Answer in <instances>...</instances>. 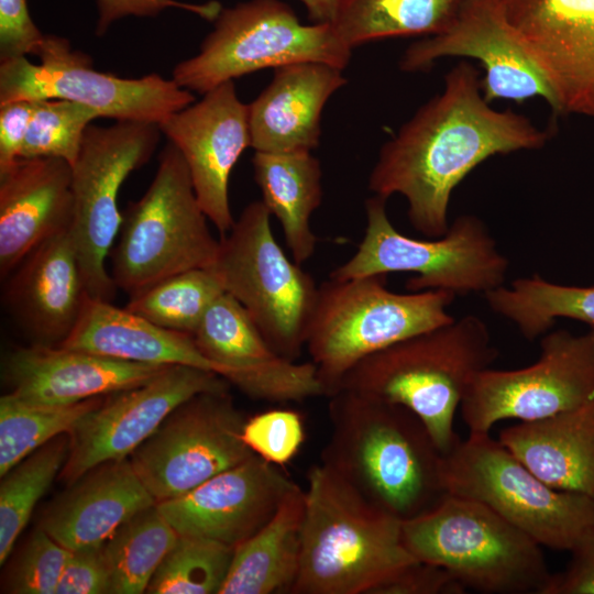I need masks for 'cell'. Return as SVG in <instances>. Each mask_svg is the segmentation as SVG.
Here are the masks:
<instances>
[{
	"instance_id": "cell-14",
	"label": "cell",
	"mask_w": 594,
	"mask_h": 594,
	"mask_svg": "<svg viewBox=\"0 0 594 594\" xmlns=\"http://www.w3.org/2000/svg\"><path fill=\"white\" fill-rule=\"evenodd\" d=\"M594 397V326L580 336L543 334L540 356L517 370L481 371L460 407L469 433H490L505 419L530 421L576 408Z\"/></svg>"
},
{
	"instance_id": "cell-24",
	"label": "cell",
	"mask_w": 594,
	"mask_h": 594,
	"mask_svg": "<svg viewBox=\"0 0 594 594\" xmlns=\"http://www.w3.org/2000/svg\"><path fill=\"white\" fill-rule=\"evenodd\" d=\"M72 165L57 157L19 158L0 172V274L8 277L40 244L69 229Z\"/></svg>"
},
{
	"instance_id": "cell-25",
	"label": "cell",
	"mask_w": 594,
	"mask_h": 594,
	"mask_svg": "<svg viewBox=\"0 0 594 594\" xmlns=\"http://www.w3.org/2000/svg\"><path fill=\"white\" fill-rule=\"evenodd\" d=\"M341 70L318 62L274 68L270 85L248 105L251 146L270 153L316 148L322 109L346 84Z\"/></svg>"
},
{
	"instance_id": "cell-18",
	"label": "cell",
	"mask_w": 594,
	"mask_h": 594,
	"mask_svg": "<svg viewBox=\"0 0 594 594\" xmlns=\"http://www.w3.org/2000/svg\"><path fill=\"white\" fill-rule=\"evenodd\" d=\"M454 56L480 62L484 69L481 90L487 102L521 103L540 97L559 113L551 87L504 21L495 0H464L453 25L409 45L399 66L405 72L428 70L437 59Z\"/></svg>"
},
{
	"instance_id": "cell-6",
	"label": "cell",
	"mask_w": 594,
	"mask_h": 594,
	"mask_svg": "<svg viewBox=\"0 0 594 594\" xmlns=\"http://www.w3.org/2000/svg\"><path fill=\"white\" fill-rule=\"evenodd\" d=\"M454 298L444 289L392 292L387 274L324 280L318 287L305 348L326 396L334 394L364 358L453 321L447 308Z\"/></svg>"
},
{
	"instance_id": "cell-27",
	"label": "cell",
	"mask_w": 594,
	"mask_h": 594,
	"mask_svg": "<svg viewBox=\"0 0 594 594\" xmlns=\"http://www.w3.org/2000/svg\"><path fill=\"white\" fill-rule=\"evenodd\" d=\"M498 441L548 485L594 498V397L554 416L509 426Z\"/></svg>"
},
{
	"instance_id": "cell-19",
	"label": "cell",
	"mask_w": 594,
	"mask_h": 594,
	"mask_svg": "<svg viewBox=\"0 0 594 594\" xmlns=\"http://www.w3.org/2000/svg\"><path fill=\"white\" fill-rule=\"evenodd\" d=\"M193 336L215 372L253 399L297 403L326 396L316 365L276 352L227 293L208 308Z\"/></svg>"
},
{
	"instance_id": "cell-43",
	"label": "cell",
	"mask_w": 594,
	"mask_h": 594,
	"mask_svg": "<svg viewBox=\"0 0 594 594\" xmlns=\"http://www.w3.org/2000/svg\"><path fill=\"white\" fill-rule=\"evenodd\" d=\"M465 591L446 569L416 560L382 584L374 594H463Z\"/></svg>"
},
{
	"instance_id": "cell-47",
	"label": "cell",
	"mask_w": 594,
	"mask_h": 594,
	"mask_svg": "<svg viewBox=\"0 0 594 594\" xmlns=\"http://www.w3.org/2000/svg\"><path fill=\"white\" fill-rule=\"evenodd\" d=\"M307 9L314 23H329L334 14L338 0H299Z\"/></svg>"
},
{
	"instance_id": "cell-15",
	"label": "cell",
	"mask_w": 594,
	"mask_h": 594,
	"mask_svg": "<svg viewBox=\"0 0 594 594\" xmlns=\"http://www.w3.org/2000/svg\"><path fill=\"white\" fill-rule=\"evenodd\" d=\"M246 417L228 389L201 392L177 406L129 457L156 503L178 497L254 453Z\"/></svg>"
},
{
	"instance_id": "cell-17",
	"label": "cell",
	"mask_w": 594,
	"mask_h": 594,
	"mask_svg": "<svg viewBox=\"0 0 594 594\" xmlns=\"http://www.w3.org/2000/svg\"><path fill=\"white\" fill-rule=\"evenodd\" d=\"M562 114L594 117V0H495Z\"/></svg>"
},
{
	"instance_id": "cell-32",
	"label": "cell",
	"mask_w": 594,
	"mask_h": 594,
	"mask_svg": "<svg viewBox=\"0 0 594 594\" xmlns=\"http://www.w3.org/2000/svg\"><path fill=\"white\" fill-rule=\"evenodd\" d=\"M484 297L493 311L510 320L528 340L547 333L559 318L594 326V286L560 285L534 274Z\"/></svg>"
},
{
	"instance_id": "cell-34",
	"label": "cell",
	"mask_w": 594,
	"mask_h": 594,
	"mask_svg": "<svg viewBox=\"0 0 594 594\" xmlns=\"http://www.w3.org/2000/svg\"><path fill=\"white\" fill-rule=\"evenodd\" d=\"M69 453V436L63 433L25 457L1 476L0 564L9 559L35 505L61 474Z\"/></svg>"
},
{
	"instance_id": "cell-30",
	"label": "cell",
	"mask_w": 594,
	"mask_h": 594,
	"mask_svg": "<svg viewBox=\"0 0 594 594\" xmlns=\"http://www.w3.org/2000/svg\"><path fill=\"white\" fill-rule=\"evenodd\" d=\"M252 164L262 202L279 221L293 260L302 265L317 246L310 218L322 200L320 162L311 152L255 151Z\"/></svg>"
},
{
	"instance_id": "cell-38",
	"label": "cell",
	"mask_w": 594,
	"mask_h": 594,
	"mask_svg": "<svg viewBox=\"0 0 594 594\" xmlns=\"http://www.w3.org/2000/svg\"><path fill=\"white\" fill-rule=\"evenodd\" d=\"M100 114L88 106L64 99L35 100L20 158L57 157L73 165L86 129Z\"/></svg>"
},
{
	"instance_id": "cell-37",
	"label": "cell",
	"mask_w": 594,
	"mask_h": 594,
	"mask_svg": "<svg viewBox=\"0 0 594 594\" xmlns=\"http://www.w3.org/2000/svg\"><path fill=\"white\" fill-rule=\"evenodd\" d=\"M234 548L221 542L179 536L151 579L147 594H219Z\"/></svg>"
},
{
	"instance_id": "cell-31",
	"label": "cell",
	"mask_w": 594,
	"mask_h": 594,
	"mask_svg": "<svg viewBox=\"0 0 594 594\" xmlns=\"http://www.w3.org/2000/svg\"><path fill=\"white\" fill-rule=\"evenodd\" d=\"M464 0H338L329 22L350 48L394 36H433L448 31Z\"/></svg>"
},
{
	"instance_id": "cell-13",
	"label": "cell",
	"mask_w": 594,
	"mask_h": 594,
	"mask_svg": "<svg viewBox=\"0 0 594 594\" xmlns=\"http://www.w3.org/2000/svg\"><path fill=\"white\" fill-rule=\"evenodd\" d=\"M158 124L117 121L89 125L72 165L73 218L69 227L88 294L111 301L118 289L106 260L119 234L122 213L118 207L125 178L146 164L155 151Z\"/></svg>"
},
{
	"instance_id": "cell-1",
	"label": "cell",
	"mask_w": 594,
	"mask_h": 594,
	"mask_svg": "<svg viewBox=\"0 0 594 594\" xmlns=\"http://www.w3.org/2000/svg\"><path fill=\"white\" fill-rule=\"evenodd\" d=\"M550 136L522 114L492 108L479 69L461 61L446 74L443 90L382 146L369 188L384 199L404 196L413 228L439 238L450 226L453 190L477 165L494 155L541 148Z\"/></svg>"
},
{
	"instance_id": "cell-41",
	"label": "cell",
	"mask_w": 594,
	"mask_h": 594,
	"mask_svg": "<svg viewBox=\"0 0 594 594\" xmlns=\"http://www.w3.org/2000/svg\"><path fill=\"white\" fill-rule=\"evenodd\" d=\"M56 594H111V573L103 544L72 551Z\"/></svg>"
},
{
	"instance_id": "cell-29",
	"label": "cell",
	"mask_w": 594,
	"mask_h": 594,
	"mask_svg": "<svg viewBox=\"0 0 594 594\" xmlns=\"http://www.w3.org/2000/svg\"><path fill=\"white\" fill-rule=\"evenodd\" d=\"M305 502V491L295 484L273 517L234 548L219 594L290 592L300 563Z\"/></svg>"
},
{
	"instance_id": "cell-26",
	"label": "cell",
	"mask_w": 594,
	"mask_h": 594,
	"mask_svg": "<svg viewBox=\"0 0 594 594\" xmlns=\"http://www.w3.org/2000/svg\"><path fill=\"white\" fill-rule=\"evenodd\" d=\"M154 504L129 458L106 461L67 485L40 527L72 551L98 547L135 513Z\"/></svg>"
},
{
	"instance_id": "cell-2",
	"label": "cell",
	"mask_w": 594,
	"mask_h": 594,
	"mask_svg": "<svg viewBox=\"0 0 594 594\" xmlns=\"http://www.w3.org/2000/svg\"><path fill=\"white\" fill-rule=\"evenodd\" d=\"M329 398L321 463L369 502L404 521L448 493L444 454L413 411L350 389Z\"/></svg>"
},
{
	"instance_id": "cell-11",
	"label": "cell",
	"mask_w": 594,
	"mask_h": 594,
	"mask_svg": "<svg viewBox=\"0 0 594 594\" xmlns=\"http://www.w3.org/2000/svg\"><path fill=\"white\" fill-rule=\"evenodd\" d=\"M352 48L330 23L302 24L279 0H250L221 9L198 54L178 63L173 79L201 95L264 69L300 62L348 66Z\"/></svg>"
},
{
	"instance_id": "cell-22",
	"label": "cell",
	"mask_w": 594,
	"mask_h": 594,
	"mask_svg": "<svg viewBox=\"0 0 594 594\" xmlns=\"http://www.w3.org/2000/svg\"><path fill=\"white\" fill-rule=\"evenodd\" d=\"M4 300L33 344L59 346L90 297L69 229L34 249L9 275Z\"/></svg>"
},
{
	"instance_id": "cell-39",
	"label": "cell",
	"mask_w": 594,
	"mask_h": 594,
	"mask_svg": "<svg viewBox=\"0 0 594 594\" xmlns=\"http://www.w3.org/2000/svg\"><path fill=\"white\" fill-rule=\"evenodd\" d=\"M70 554L72 550L37 527L7 569L2 593L56 594Z\"/></svg>"
},
{
	"instance_id": "cell-12",
	"label": "cell",
	"mask_w": 594,
	"mask_h": 594,
	"mask_svg": "<svg viewBox=\"0 0 594 594\" xmlns=\"http://www.w3.org/2000/svg\"><path fill=\"white\" fill-rule=\"evenodd\" d=\"M34 64L26 56L0 62V103L64 99L116 121L160 124L195 101L191 91L158 74L122 78L98 72L68 40L44 35Z\"/></svg>"
},
{
	"instance_id": "cell-7",
	"label": "cell",
	"mask_w": 594,
	"mask_h": 594,
	"mask_svg": "<svg viewBox=\"0 0 594 594\" xmlns=\"http://www.w3.org/2000/svg\"><path fill=\"white\" fill-rule=\"evenodd\" d=\"M180 152L166 144L145 194L122 212L111 251V277L129 297L195 268H209L219 241L212 235Z\"/></svg>"
},
{
	"instance_id": "cell-35",
	"label": "cell",
	"mask_w": 594,
	"mask_h": 594,
	"mask_svg": "<svg viewBox=\"0 0 594 594\" xmlns=\"http://www.w3.org/2000/svg\"><path fill=\"white\" fill-rule=\"evenodd\" d=\"M106 396L69 405H44L9 393L0 398V476L50 440L68 433Z\"/></svg>"
},
{
	"instance_id": "cell-16",
	"label": "cell",
	"mask_w": 594,
	"mask_h": 594,
	"mask_svg": "<svg viewBox=\"0 0 594 594\" xmlns=\"http://www.w3.org/2000/svg\"><path fill=\"white\" fill-rule=\"evenodd\" d=\"M228 387L213 371L169 365L143 384L107 395L68 432L62 481L69 485L100 463L129 458L182 403Z\"/></svg>"
},
{
	"instance_id": "cell-45",
	"label": "cell",
	"mask_w": 594,
	"mask_h": 594,
	"mask_svg": "<svg viewBox=\"0 0 594 594\" xmlns=\"http://www.w3.org/2000/svg\"><path fill=\"white\" fill-rule=\"evenodd\" d=\"M570 552L568 566L552 574L546 594H594V529Z\"/></svg>"
},
{
	"instance_id": "cell-4",
	"label": "cell",
	"mask_w": 594,
	"mask_h": 594,
	"mask_svg": "<svg viewBox=\"0 0 594 594\" xmlns=\"http://www.w3.org/2000/svg\"><path fill=\"white\" fill-rule=\"evenodd\" d=\"M497 355L485 322L466 315L364 358L339 389L406 407L447 454L461 440L454 430L457 410L476 375Z\"/></svg>"
},
{
	"instance_id": "cell-10",
	"label": "cell",
	"mask_w": 594,
	"mask_h": 594,
	"mask_svg": "<svg viewBox=\"0 0 594 594\" xmlns=\"http://www.w3.org/2000/svg\"><path fill=\"white\" fill-rule=\"evenodd\" d=\"M443 481L542 547L572 551L594 529V498L548 485L490 433H469L444 454Z\"/></svg>"
},
{
	"instance_id": "cell-8",
	"label": "cell",
	"mask_w": 594,
	"mask_h": 594,
	"mask_svg": "<svg viewBox=\"0 0 594 594\" xmlns=\"http://www.w3.org/2000/svg\"><path fill=\"white\" fill-rule=\"evenodd\" d=\"M386 201L376 195L365 201L364 235L355 253L329 277L415 273L406 283L408 290L444 289L455 296L485 295L504 285L509 262L482 219L462 215L442 237L419 240L392 224Z\"/></svg>"
},
{
	"instance_id": "cell-3",
	"label": "cell",
	"mask_w": 594,
	"mask_h": 594,
	"mask_svg": "<svg viewBox=\"0 0 594 594\" xmlns=\"http://www.w3.org/2000/svg\"><path fill=\"white\" fill-rule=\"evenodd\" d=\"M301 551L290 594H374L416 561L402 520L378 508L322 463L307 473Z\"/></svg>"
},
{
	"instance_id": "cell-36",
	"label": "cell",
	"mask_w": 594,
	"mask_h": 594,
	"mask_svg": "<svg viewBox=\"0 0 594 594\" xmlns=\"http://www.w3.org/2000/svg\"><path fill=\"white\" fill-rule=\"evenodd\" d=\"M223 293L209 268H195L131 296L125 308L163 328L194 334L208 308Z\"/></svg>"
},
{
	"instance_id": "cell-23",
	"label": "cell",
	"mask_w": 594,
	"mask_h": 594,
	"mask_svg": "<svg viewBox=\"0 0 594 594\" xmlns=\"http://www.w3.org/2000/svg\"><path fill=\"white\" fill-rule=\"evenodd\" d=\"M169 365L121 361L95 353L32 344L2 365L9 394L44 405H69L143 384Z\"/></svg>"
},
{
	"instance_id": "cell-28",
	"label": "cell",
	"mask_w": 594,
	"mask_h": 594,
	"mask_svg": "<svg viewBox=\"0 0 594 594\" xmlns=\"http://www.w3.org/2000/svg\"><path fill=\"white\" fill-rule=\"evenodd\" d=\"M59 346L127 362L188 365L215 372L193 334L163 328L125 307L91 297L76 327Z\"/></svg>"
},
{
	"instance_id": "cell-44",
	"label": "cell",
	"mask_w": 594,
	"mask_h": 594,
	"mask_svg": "<svg viewBox=\"0 0 594 594\" xmlns=\"http://www.w3.org/2000/svg\"><path fill=\"white\" fill-rule=\"evenodd\" d=\"M98 20L96 33L103 35L118 20L125 16H154L162 11L176 8L215 21L221 11L219 2L187 3L178 0H97Z\"/></svg>"
},
{
	"instance_id": "cell-46",
	"label": "cell",
	"mask_w": 594,
	"mask_h": 594,
	"mask_svg": "<svg viewBox=\"0 0 594 594\" xmlns=\"http://www.w3.org/2000/svg\"><path fill=\"white\" fill-rule=\"evenodd\" d=\"M35 100H13L0 103V172L20 158Z\"/></svg>"
},
{
	"instance_id": "cell-33",
	"label": "cell",
	"mask_w": 594,
	"mask_h": 594,
	"mask_svg": "<svg viewBox=\"0 0 594 594\" xmlns=\"http://www.w3.org/2000/svg\"><path fill=\"white\" fill-rule=\"evenodd\" d=\"M179 535L157 505L124 521L103 543L111 594H142Z\"/></svg>"
},
{
	"instance_id": "cell-9",
	"label": "cell",
	"mask_w": 594,
	"mask_h": 594,
	"mask_svg": "<svg viewBox=\"0 0 594 594\" xmlns=\"http://www.w3.org/2000/svg\"><path fill=\"white\" fill-rule=\"evenodd\" d=\"M209 270L271 346L296 361L305 348L319 286L277 243L262 200L250 202L221 237Z\"/></svg>"
},
{
	"instance_id": "cell-40",
	"label": "cell",
	"mask_w": 594,
	"mask_h": 594,
	"mask_svg": "<svg viewBox=\"0 0 594 594\" xmlns=\"http://www.w3.org/2000/svg\"><path fill=\"white\" fill-rule=\"evenodd\" d=\"M242 438L263 460L283 468L298 453L306 439L301 415L289 408H274L246 418Z\"/></svg>"
},
{
	"instance_id": "cell-42",
	"label": "cell",
	"mask_w": 594,
	"mask_h": 594,
	"mask_svg": "<svg viewBox=\"0 0 594 594\" xmlns=\"http://www.w3.org/2000/svg\"><path fill=\"white\" fill-rule=\"evenodd\" d=\"M43 38L28 0H0V62L35 55Z\"/></svg>"
},
{
	"instance_id": "cell-5",
	"label": "cell",
	"mask_w": 594,
	"mask_h": 594,
	"mask_svg": "<svg viewBox=\"0 0 594 594\" xmlns=\"http://www.w3.org/2000/svg\"><path fill=\"white\" fill-rule=\"evenodd\" d=\"M418 561L449 571L465 588L490 594H546L552 573L540 546L485 504L447 493L429 510L402 521Z\"/></svg>"
},
{
	"instance_id": "cell-21",
	"label": "cell",
	"mask_w": 594,
	"mask_h": 594,
	"mask_svg": "<svg viewBox=\"0 0 594 594\" xmlns=\"http://www.w3.org/2000/svg\"><path fill=\"white\" fill-rule=\"evenodd\" d=\"M296 483L256 454L189 492L156 503L179 536H194L235 548L276 513Z\"/></svg>"
},
{
	"instance_id": "cell-20",
	"label": "cell",
	"mask_w": 594,
	"mask_h": 594,
	"mask_svg": "<svg viewBox=\"0 0 594 594\" xmlns=\"http://www.w3.org/2000/svg\"><path fill=\"white\" fill-rule=\"evenodd\" d=\"M158 127L184 157L208 220L221 237L227 234L235 221L229 204L230 174L251 146L248 105L239 99L233 80L207 91Z\"/></svg>"
}]
</instances>
